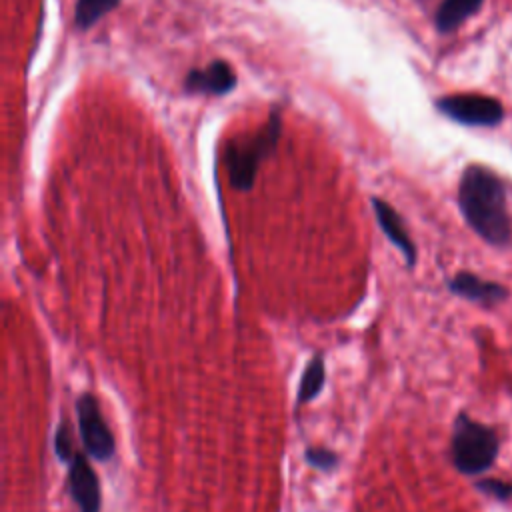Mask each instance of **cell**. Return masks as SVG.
Returning a JSON list of instances; mask_svg holds the SVG:
<instances>
[{
  "label": "cell",
  "instance_id": "cell-11",
  "mask_svg": "<svg viewBox=\"0 0 512 512\" xmlns=\"http://www.w3.org/2000/svg\"><path fill=\"white\" fill-rule=\"evenodd\" d=\"M326 382V366H324V358L322 354H316L308 366L302 372L300 384H298V404H308L312 402L324 388Z\"/></svg>",
  "mask_w": 512,
  "mask_h": 512
},
{
  "label": "cell",
  "instance_id": "cell-10",
  "mask_svg": "<svg viewBox=\"0 0 512 512\" xmlns=\"http://www.w3.org/2000/svg\"><path fill=\"white\" fill-rule=\"evenodd\" d=\"M482 4L484 0H442L434 16L436 30L442 34L454 32L470 16H474L482 8Z\"/></svg>",
  "mask_w": 512,
  "mask_h": 512
},
{
  "label": "cell",
  "instance_id": "cell-14",
  "mask_svg": "<svg viewBox=\"0 0 512 512\" xmlns=\"http://www.w3.org/2000/svg\"><path fill=\"white\" fill-rule=\"evenodd\" d=\"M54 452L62 462H68L74 456V442H72V432H70V424L68 420H62L56 428L54 434Z\"/></svg>",
  "mask_w": 512,
  "mask_h": 512
},
{
  "label": "cell",
  "instance_id": "cell-15",
  "mask_svg": "<svg viewBox=\"0 0 512 512\" xmlns=\"http://www.w3.org/2000/svg\"><path fill=\"white\" fill-rule=\"evenodd\" d=\"M478 488L484 492H490L498 498H508L512 494V486L504 484L500 480H482V482H478Z\"/></svg>",
  "mask_w": 512,
  "mask_h": 512
},
{
  "label": "cell",
  "instance_id": "cell-9",
  "mask_svg": "<svg viewBox=\"0 0 512 512\" xmlns=\"http://www.w3.org/2000/svg\"><path fill=\"white\" fill-rule=\"evenodd\" d=\"M448 286L454 294L480 304H496L506 296V290L500 284L482 280L470 272H458L454 278H450Z\"/></svg>",
  "mask_w": 512,
  "mask_h": 512
},
{
  "label": "cell",
  "instance_id": "cell-4",
  "mask_svg": "<svg viewBox=\"0 0 512 512\" xmlns=\"http://www.w3.org/2000/svg\"><path fill=\"white\" fill-rule=\"evenodd\" d=\"M436 108L446 118L464 126L492 128L504 120L500 100L484 94H448L436 102Z\"/></svg>",
  "mask_w": 512,
  "mask_h": 512
},
{
  "label": "cell",
  "instance_id": "cell-12",
  "mask_svg": "<svg viewBox=\"0 0 512 512\" xmlns=\"http://www.w3.org/2000/svg\"><path fill=\"white\" fill-rule=\"evenodd\" d=\"M120 0H76L74 22L80 30H88L96 22L102 20L110 10H114Z\"/></svg>",
  "mask_w": 512,
  "mask_h": 512
},
{
  "label": "cell",
  "instance_id": "cell-3",
  "mask_svg": "<svg viewBox=\"0 0 512 512\" xmlns=\"http://www.w3.org/2000/svg\"><path fill=\"white\" fill-rule=\"evenodd\" d=\"M450 454L454 466L462 474L486 472L498 454L496 432L490 426L460 414L454 422Z\"/></svg>",
  "mask_w": 512,
  "mask_h": 512
},
{
  "label": "cell",
  "instance_id": "cell-13",
  "mask_svg": "<svg viewBox=\"0 0 512 512\" xmlns=\"http://www.w3.org/2000/svg\"><path fill=\"white\" fill-rule=\"evenodd\" d=\"M304 460L308 462V466L320 470V472H330L336 464H338V456L336 452L324 448V446H310L304 452Z\"/></svg>",
  "mask_w": 512,
  "mask_h": 512
},
{
  "label": "cell",
  "instance_id": "cell-7",
  "mask_svg": "<svg viewBox=\"0 0 512 512\" xmlns=\"http://www.w3.org/2000/svg\"><path fill=\"white\" fill-rule=\"evenodd\" d=\"M236 86V74L224 60H214L202 70H190L184 80V90L190 94L224 96Z\"/></svg>",
  "mask_w": 512,
  "mask_h": 512
},
{
  "label": "cell",
  "instance_id": "cell-6",
  "mask_svg": "<svg viewBox=\"0 0 512 512\" xmlns=\"http://www.w3.org/2000/svg\"><path fill=\"white\" fill-rule=\"evenodd\" d=\"M68 464V492L78 506V512H100L102 494L100 482L96 472L92 470L90 462L82 452H74V456L66 462Z\"/></svg>",
  "mask_w": 512,
  "mask_h": 512
},
{
  "label": "cell",
  "instance_id": "cell-2",
  "mask_svg": "<svg viewBox=\"0 0 512 512\" xmlns=\"http://www.w3.org/2000/svg\"><path fill=\"white\" fill-rule=\"evenodd\" d=\"M282 120L278 112H272L268 116V122L252 136V138H240L232 140L224 150V164L228 170V178L232 188L240 192H248L254 186L256 172L264 158H268L276 142L280 138Z\"/></svg>",
  "mask_w": 512,
  "mask_h": 512
},
{
  "label": "cell",
  "instance_id": "cell-5",
  "mask_svg": "<svg viewBox=\"0 0 512 512\" xmlns=\"http://www.w3.org/2000/svg\"><path fill=\"white\" fill-rule=\"evenodd\" d=\"M78 432L84 444V450L96 460H108L114 454V436L100 412V406L92 394H82L76 400Z\"/></svg>",
  "mask_w": 512,
  "mask_h": 512
},
{
  "label": "cell",
  "instance_id": "cell-1",
  "mask_svg": "<svg viewBox=\"0 0 512 512\" xmlns=\"http://www.w3.org/2000/svg\"><path fill=\"white\" fill-rule=\"evenodd\" d=\"M458 206L466 224L488 244L502 246L510 240L506 192L494 170L482 164L466 166L458 184Z\"/></svg>",
  "mask_w": 512,
  "mask_h": 512
},
{
  "label": "cell",
  "instance_id": "cell-8",
  "mask_svg": "<svg viewBox=\"0 0 512 512\" xmlns=\"http://www.w3.org/2000/svg\"><path fill=\"white\" fill-rule=\"evenodd\" d=\"M372 206H374V214L376 220L382 228V232L386 234V238L402 252V256L406 258L408 266H414L416 262V246L400 218V214L386 202L380 198H372Z\"/></svg>",
  "mask_w": 512,
  "mask_h": 512
}]
</instances>
